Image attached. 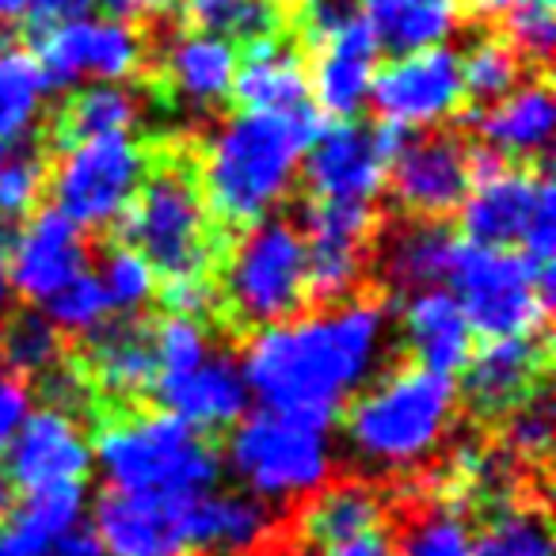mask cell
I'll return each mask as SVG.
<instances>
[{"label": "cell", "instance_id": "1", "mask_svg": "<svg viewBox=\"0 0 556 556\" xmlns=\"http://www.w3.org/2000/svg\"><path fill=\"white\" fill-rule=\"evenodd\" d=\"M386 305L363 294L260 328L240 355L248 396L270 412L336 419L374 378L386 355Z\"/></svg>", "mask_w": 556, "mask_h": 556}, {"label": "cell", "instance_id": "2", "mask_svg": "<svg viewBox=\"0 0 556 556\" xmlns=\"http://www.w3.org/2000/svg\"><path fill=\"white\" fill-rule=\"evenodd\" d=\"M320 130L325 123L317 108L305 115L240 111L214 126L194 172L210 217L225 229L267 222L290 199L305 149Z\"/></svg>", "mask_w": 556, "mask_h": 556}, {"label": "cell", "instance_id": "3", "mask_svg": "<svg viewBox=\"0 0 556 556\" xmlns=\"http://www.w3.org/2000/svg\"><path fill=\"white\" fill-rule=\"evenodd\" d=\"M457 416V386L416 363L366 381L348 404L343 439L374 472H408L439 454Z\"/></svg>", "mask_w": 556, "mask_h": 556}, {"label": "cell", "instance_id": "4", "mask_svg": "<svg viewBox=\"0 0 556 556\" xmlns=\"http://www.w3.org/2000/svg\"><path fill=\"white\" fill-rule=\"evenodd\" d=\"M92 465L111 492L199 495L222 477V450L161 408H108L96 416Z\"/></svg>", "mask_w": 556, "mask_h": 556}, {"label": "cell", "instance_id": "5", "mask_svg": "<svg viewBox=\"0 0 556 556\" xmlns=\"http://www.w3.org/2000/svg\"><path fill=\"white\" fill-rule=\"evenodd\" d=\"M123 244L141 252L156 278H214L222 263V225L202 202L199 179L184 161L149 164L138 199L123 214Z\"/></svg>", "mask_w": 556, "mask_h": 556}, {"label": "cell", "instance_id": "6", "mask_svg": "<svg viewBox=\"0 0 556 556\" xmlns=\"http://www.w3.org/2000/svg\"><path fill=\"white\" fill-rule=\"evenodd\" d=\"M332 424L325 416L260 408L232 427L225 465L260 503H305L332 480Z\"/></svg>", "mask_w": 556, "mask_h": 556}, {"label": "cell", "instance_id": "7", "mask_svg": "<svg viewBox=\"0 0 556 556\" xmlns=\"http://www.w3.org/2000/svg\"><path fill=\"white\" fill-rule=\"evenodd\" d=\"M309 302L305 290V240L287 217H267L240 229L237 244L222 252L217 305L237 328L282 325Z\"/></svg>", "mask_w": 556, "mask_h": 556}, {"label": "cell", "instance_id": "8", "mask_svg": "<svg viewBox=\"0 0 556 556\" xmlns=\"http://www.w3.org/2000/svg\"><path fill=\"white\" fill-rule=\"evenodd\" d=\"M454 298L484 340H541L553 313V267H533L522 252L465 244L454 263Z\"/></svg>", "mask_w": 556, "mask_h": 556}, {"label": "cell", "instance_id": "9", "mask_svg": "<svg viewBox=\"0 0 556 556\" xmlns=\"http://www.w3.org/2000/svg\"><path fill=\"white\" fill-rule=\"evenodd\" d=\"M149 149L130 134H103L62 149V161L50 172L54 210H62L80 229H111L123 222L138 199L149 172Z\"/></svg>", "mask_w": 556, "mask_h": 556}, {"label": "cell", "instance_id": "10", "mask_svg": "<svg viewBox=\"0 0 556 556\" xmlns=\"http://www.w3.org/2000/svg\"><path fill=\"white\" fill-rule=\"evenodd\" d=\"M378 214L358 202H320L302 210L305 240V290L309 302L340 305L358 298L366 267H370Z\"/></svg>", "mask_w": 556, "mask_h": 556}, {"label": "cell", "instance_id": "11", "mask_svg": "<svg viewBox=\"0 0 556 556\" xmlns=\"http://www.w3.org/2000/svg\"><path fill=\"white\" fill-rule=\"evenodd\" d=\"M404 134L378 123H336L313 138L302 156L305 184L320 202H358L370 206L389 179V161L401 149Z\"/></svg>", "mask_w": 556, "mask_h": 556}, {"label": "cell", "instance_id": "12", "mask_svg": "<svg viewBox=\"0 0 556 556\" xmlns=\"http://www.w3.org/2000/svg\"><path fill=\"white\" fill-rule=\"evenodd\" d=\"M35 62L50 88L126 85L146 70L149 42L134 24H123L115 16H88L80 24L42 35Z\"/></svg>", "mask_w": 556, "mask_h": 556}, {"label": "cell", "instance_id": "13", "mask_svg": "<svg viewBox=\"0 0 556 556\" xmlns=\"http://www.w3.org/2000/svg\"><path fill=\"white\" fill-rule=\"evenodd\" d=\"M370 100L374 111L381 115V123L393 126V130L401 134L439 130L465 103L457 54L450 47H431V50L393 58L374 77Z\"/></svg>", "mask_w": 556, "mask_h": 556}, {"label": "cell", "instance_id": "14", "mask_svg": "<svg viewBox=\"0 0 556 556\" xmlns=\"http://www.w3.org/2000/svg\"><path fill=\"white\" fill-rule=\"evenodd\" d=\"M389 187L404 214L442 222L457 214L472 187V149L454 130L404 134L401 149L389 161Z\"/></svg>", "mask_w": 556, "mask_h": 556}, {"label": "cell", "instance_id": "15", "mask_svg": "<svg viewBox=\"0 0 556 556\" xmlns=\"http://www.w3.org/2000/svg\"><path fill=\"white\" fill-rule=\"evenodd\" d=\"M0 457H4L0 480L16 495L50 492V488L85 484V477L92 472V439L80 416L47 404L27 416V424Z\"/></svg>", "mask_w": 556, "mask_h": 556}, {"label": "cell", "instance_id": "16", "mask_svg": "<svg viewBox=\"0 0 556 556\" xmlns=\"http://www.w3.org/2000/svg\"><path fill=\"white\" fill-rule=\"evenodd\" d=\"M541 184H545V172H530L526 164H507L488 149H472V187L457 206L465 244H522Z\"/></svg>", "mask_w": 556, "mask_h": 556}, {"label": "cell", "instance_id": "17", "mask_svg": "<svg viewBox=\"0 0 556 556\" xmlns=\"http://www.w3.org/2000/svg\"><path fill=\"white\" fill-rule=\"evenodd\" d=\"M88 270L85 229L73 225L62 210H35L24 217L16 237L9 240V275L12 294L27 302H50L73 278Z\"/></svg>", "mask_w": 556, "mask_h": 556}, {"label": "cell", "instance_id": "18", "mask_svg": "<svg viewBox=\"0 0 556 556\" xmlns=\"http://www.w3.org/2000/svg\"><path fill=\"white\" fill-rule=\"evenodd\" d=\"M191 495L111 492L96 500V541L108 556H187Z\"/></svg>", "mask_w": 556, "mask_h": 556}, {"label": "cell", "instance_id": "19", "mask_svg": "<svg viewBox=\"0 0 556 556\" xmlns=\"http://www.w3.org/2000/svg\"><path fill=\"white\" fill-rule=\"evenodd\" d=\"M548 351L541 340H484L462 366L465 408L484 424L507 419L541 393Z\"/></svg>", "mask_w": 556, "mask_h": 556}, {"label": "cell", "instance_id": "20", "mask_svg": "<svg viewBox=\"0 0 556 556\" xmlns=\"http://www.w3.org/2000/svg\"><path fill=\"white\" fill-rule=\"evenodd\" d=\"M77 370L92 393L108 396L111 408H130L156 389L153 332L138 317L108 320L85 340Z\"/></svg>", "mask_w": 556, "mask_h": 556}, {"label": "cell", "instance_id": "21", "mask_svg": "<svg viewBox=\"0 0 556 556\" xmlns=\"http://www.w3.org/2000/svg\"><path fill=\"white\" fill-rule=\"evenodd\" d=\"M462 237L446 222H427V217H408L401 225H389L374 237V260L386 278V287L396 294H416V290H434L450 282L454 275Z\"/></svg>", "mask_w": 556, "mask_h": 556}, {"label": "cell", "instance_id": "22", "mask_svg": "<svg viewBox=\"0 0 556 556\" xmlns=\"http://www.w3.org/2000/svg\"><path fill=\"white\" fill-rule=\"evenodd\" d=\"M378 58L381 47L363 27V20L351 24L348 31L332 35V39L317 42L313 47V62L305 65V73H309V96L317 100L313 108L320 115H336L340 123L355 118L370 103L374 77L381 70Z\"/></svg>", "mask_w": 556, "mask_h": 556}, {"label": "cell", "instance_id": "23", "mask_svg": "<svg viewBox=\"0 0 556 556\" xmlns=\"http://www.w3.org/2000/svg\"><path fill=\"white\" fill-rule=\"evenodd\" d=\"M153 396L161 401V412L184 419L194 431H222L248 416V386L240 363L232 355H210L202 366L176 378H156Z\"/></svg>", "mask_w": 556, "mask_h": 556}, {"label": "cell", "instance_id": "24", "mask_svg": "<svg viewBox=\"0 0 556 556\" xmlns=\"http://www.w3.org/2000/svg\"><path fill=\"white\" fill-rule=\"evenodd\" d=\"M275 538V515L248 492H199L187 500V553L255 556Z\"/></svg>", "mask_w": 556, "mask_h": 556}, {"label": "cell", "instance_id": "25", "mask_svg": "<svg viewBox=\"0 0 556 556\" xmlns=\"http://www.w3.org/2000/svg\"><path fill=\"white\" fill-rule=\"evenodd\" d=\"M232 96L244 111H260V115H305V111H313L309 73H305L302 54L294 50V42L278 39V35L248 42L244 58H237Z\"/></svg>", "mask_w": 556, "mask_h": 556}, {"label": "cell", "instance_id": "26", "mask_svg": "<svg viewBox=\"0 0 556 556\" xmlns=\"http://www.w3.org/2000/svg\"><path fill=\"white\" fill-rule=\"evenodd\" d=\"M401 336L416 355V366L446 374V378L462 374V366L472 355V328L462 313V302L446 287L416 290L404 298Z\"/></svg>", "mask_w": 556, "mask_h": 556}, {"label": "cell", "instance_id": "27", "mask_svg": "<svg viewBox=\"0 0 556 556\" xmlns=\"http://www.w3.org/2000/svg\"><path fill=\"white\" fill-rule=\"evenodd\" d=\"M556 130V100L545 80H526L510 88L503 100L488 103L477 115V134L488 153L507 164H526L545 156Z\"/></svg>", "mask_w": 556, "mask_h": 556}, {"label": "cell", "instance_id": "28", "mask_svg": "<svg viewBox=\"0 0 556 556\" xmlns=\"http://www.w3.org/2000/svg\"><path fill=\"white\" fill-rule=\"evenodd\" d=\"M237 77V47L214 35L179 31L161 58V80L176 103L191 111H217L229 103Z\"/></svg>", "mask_w": 556, "mask_h": 556}, {"label": "cell", "instance_id": "29", "mask_svg": "<svg viewBox=\"0 0 556 556\" xmlns=\"http://www.w3.org/2000/svg\"><path fill=\"white\" fill-rule=\"evenodd\" d=\"M358 20L381 50L416 54V50L446 47L462 27V0H358Z\"/></svg>", "mask_w": 556, "mask_h": 556}, {"label": "cell", "instance_id": "30", "mask_svg": "<svg viewBox=\"0 0 556 556\" xmlns=\"http://www.w3.org/2000/svg\"><path fill=\"white\" fill-rule=\"evenodd\" d=\"M88 510L85 484L20 495L0 515V556H42L65 533L80 530Z\"/></svg>", "mask_w": 556, "mask_h": 556}, {"label": "cell", "instance_id": "31", "mask_svg": "<svg viewBox=\"0 0 556 556\" xmlns=\"http://www.w3.org/2000/svg\"><path fill=\"white\" fill-rule=\"evenodd\" d=\"M381 522H386V500L366 480H328L298 510V533L313 548L363 538L370 530H381Z\"/></svg>", "mask_w": 556, "mask_h": 556}, {"label": "cell", "instance_id": "32", "mask_svg": "<svg viewBox=\"0 0 556 556\" xmlns=\"http://www.w3.org/2000/svg\"><path fill=\"white\" fill-rule=\"evenodd\" d=\"M146 115V100L130 85H80L54 115V141L73 146L103 134H130Z\"/></svg>", "mask_w": 556, "mask_h": 556}, {"label": "cell", "instance_id": "33", "mask_svg": "<svg viewBox=\"0 0 556 556\" xmlns=\"http://www.w3.org/2000/svg\"><path fill=\"white\" fill-rule=\"evenodd\" d=\"M47 92L50 85L31 54L16 47L0 54V153L31 141L47 111Z\"/></svg>", "mask_w": 556, "mask_h": 556}, {"label": "cell", "instance_id": "34", "mask_svg": "<svg viewBox=\"0 0 556 556\" xmlns=\"http://www.w3.org/2000/svg\"><path fill=\"white\" fill-rule=\"evenodd\" d=\"M187 31L214 35L225 42L270 39L282 27L278 0H176Z\"/></svg>", "mask_w": 556, "mask_h": 556}, {"label": "cell", "instance_id": "35", "mask_svg": "<svg viewBox=\"0 0 556 556\" xmlns=\"http://www.w3.org/2000/svg\"><path fill=\"white\" fill-rule=\"evenodd\" d=\"M472 556H556L545 510L533 503H500L480 522Z\"/></svg>", "mask_w": 556, "mask_h": 556}, {"label": "cell", "instance_id": "36", "mask_svg": "<svg viewBox=\"0 0 556 556\" xmlns=\"http://www.w3.org/2000/svg\"><path fill=\"white\" fill-rule=\"evenodd\" d=\"M0 358H4V370L20 374L24 381L47 378L65 363L62 332L42 313H12L0 320Z\"/></svg>", "mask_w": 556, "mask_h": 556}, {"label": "cell", "instance_id": "37", "mask_svg": "<svg viewBox=\"0 0 556 556\" xmlns=\"http://www.w3.org/2000/svg\"><path fill=\"white\" fill-rule=\"evenodd\" d=\"M457 70H462L465 100L480 103V108L503 100L510 88L522 85V62H518L515 50L503 39H495V35H480L465 54H457Z\"/></svg>", "mask_w": 556, "mask_h": 556}, {"label": "cell", "instance_id": "38", "mask_svg": "<svg viewBox=\"0 0 556 556\" xmlns=\"http://www.w3.org/2000/svg\"><path fill=\"white\" fill-rule=\"evenodd\" d=\"M100 282L103 298H108V309L118 317H138L146 305L156 302L161 294V278L149 267V260L141 252H134L130 244H115L103 252L100 260Z\"/></svg>", "mask_w": 556, "mask_h": 556}, {"label": "cell", "instance_id": "39", "mask_svg": "<svg viewBox=\"0 0 556 556\" xmlns=\"http://www.w3.org/2000/svg\"><path fill=\"white\" fill-rule=\"evenodd\" d=\"M393 556H472V533L454 507L431 503L412 510L393 538Z\"/></svg>", "mask_w": 556, "mask_h": 556}, {"label": "cell", "instance_id": "40", "mask_svg": "<svg viewBox=\"0 0 556 556\" xmlns=\"http://www.w3.org/2000/svg\"><path fill=\"white\" fill-rule=\"evenodd\" d=\"M50 187L47 156L31 146L9 149L0 156V222H24L39 210Z\"/></svg>", "mask_w": 556, "mask_h": 556}, {"label": "cell", "instance_id": "41", "mask_svg": "<svg viewBox=\"0 0 556 556\" xmlns=\"http://www.w3.org/2000/svg\"><path fill=\"white\" fill-rule=\"evenodd\" d=\"M153 355H156V378H176L194 366L206 363L214 351H210V328L206 320L194 317H176V313H164L153 328Z\"/></svg>", "mask_w": 556, "mask_h": 556}, {"label": "cell", "instance_id": "42", "mask_svg": "<svg viewBox=\"0 0 556 556\" xmlns=\"http://www.w3.org/2000/svg\"><path fill=\"white\" fill-rule=\"evenodd\" d=\"M108 317H111L108 298H103L96 275H88V270L80 278H73L70 287L58 290V294L47 302L50 325L65 336H80V340H88L92 332H100V328L108 325Z\"/></svg>", "mask_w": 556, "mask_h": 556}, {"label": "cell", "instance_id": "43", "mask_svg": "<svg viewBox=\"0 0 556 556\" xmlns=\"http://www.w3.org/2000/svg\"><path fill=\"white\" fill-rule=\"evenodd\" d=\"M503 424V450L518 465H545L553 450V412H548L545 393L530 396L522 408H515Z\"/></svg>", "mask_w": 556, "mask_h": 556}, {"label": "cell", "instance_id": "44", "mask_svg": "<svg viewBox=\"0 0 556 556\" xmlns=\"http://www.w3.org/2000/svg\"><path fill=\"white\" fill-rule=\"evenodd\" d=\"M507 47L518 54V62L548 65L556 47V0H522L507 16Z\"/></svg>", "mask_w": 556, "mask_h": 556}, {"label": "cell", "instance_id": "45", "mask_svg": "<svg viewBox=\"0 0 556 556\" xmlns=\"http://www.w3.org/2000/svg\"><path fill=\"white\" fill-rule=\"evenodd\" d=\"M358 24V0H302L298 4V31L309 47L332 39Z\"/></svg>", "mask_w": 556, "mask_h": 556}, {"label": "cell", "instance_id": "46", "mask_svg": "<svg viewBox=\"0 0 556 556\" xmlns=\"http://www.w3.org/2000/svg\"><path fill=\"white\" fill-rule=\"evenodd\" d=\"M553 252H556V187L553 179L545 176L538 194V206H533V217L522 232V255L533 263V267H553Z\"/></svg>", "mask_w": 556, "mask_h": 556}, {"label": "cell", "instance_id": "47", "mask_svg": "<svg viewBox=\"0 0 556 556\" xmlns=\"http://www.w3.org/2000/svg\"><path fill=\"white\" fill-rule=\"evenodd\" d=\"M31 404H35L31 386H27L20 374L0 366V454L9 450V442L16 439L20 427H24L27 416L35 412Z\"/></svg>", "mask_w": 556, "mask_h": 556}, {"label": "cell", "instance_id": "48", "mask_svg": "<svg viewBox=\"0 0 556 556\" xmlns=\"http://www.w3.org/2000/svg\"><path fill=\"white\" fill-rule=\"evenodd\" d=\"M96 4H100V0H31L24 16H27V24H31V31L42 39V35L58 31V27L88 20Z\"/></svg>", "mask_w": 556, "mask_h": 556}, {"label": "cell", "instance_id": "49", "mask_svg": "<svg viewBox=\"0 0 556 556\" xmlns=\"http://www.w3.org/2000/svg\"><path fill=\"white\" fill-rule=\"evenodd\" d=\"M103 9L111 12L123 24H149V20H161L168 9H176V0H103Z\"/></svg>", "mask_w": 556, "mask_h": 556}, {"label": "cell", "instance_id": "50", "mask_svg": "<svg viewBox=\"0 0 556 556\" xmlns=\"http://www.w3.org/2000/svg\"><path fill=\"white\" fill-rule=\"evenodd\" d=\"M317 556H393V538H389L386 530H370V533H363V538L317 548Z\"/></svg>", "mask_w": 556, "mask_h": 556}, {"label": "cell", "instance_id": "51", "mask_svg": "<svg viewBox=\"0 0 556 556\" xmlns=\"http://www.w3.org/2000/svg\"><path fill=\"white\" fill-rule=\"evenodd\" d=\"M42 556H108V553H103V545L96 541L92 530H73L58 545H50Z\"/></svg>", "mask_w": 556, "mask_h": 556}, {"label": "cell", "instance_id": "52", "mask_svg": "<svg viewBox=\"0 0 556 556\" xmlns=\"http://www.w3.org/2000/svg\"><path fill=\"white\" fill-rule=\"evenodd\" d=\"M462 4L480 20H503L510 9H518L522 0H462Z\"/></svg>", "mask_w": 556, "mask_h": 556}, {"label": "cell", "instance_id": "53", "mask_svg": "<svg viewBox=\"0 0 556 556\" xmlns=\"http://www.w3.org/2000/svg\"><path fill=\"white\" fill-rule=\"evenodd\" d=\"M12 305V275H9V237L0 232V317Z\"/></svg>", "mask_w": 556, "mask_h": 556}, {"label": "cell", "instance_id": "54", "mask_svg": "<svg viewBox=\"0 0 556 556\" xmlns=\"http://www.w3.org/2000/svg\"><path fill=\"white\" fill-rule=\"evenodd\" d=\"M27 4H31V0H0V27L9 24V20H20V16H24Z\"/></svg>", "mask_w": 556, "mask_h": 556}, {"label": "cell", "instance_id": "55", "mask_svg": "<svg viewBox=\"0 0 556 556\" xmlns=\"http://www.w3.org/2000/svg\"><path fill=\"white\" fill-rule=\"evenodd\" d=\"M4 50H12V35L0 27V54H4Z\"/></svg>", "mask_w": 556, "mask_h": 556}, {"label": "cell", "instance_id": "56", "mask_svg": "<svg viewBox=\"0 0 556 556\" xmlns=\"http://www.w3.org/2000/svg\"><path fill=\"white\" fill-rule=\"evenodd\" d=\"M0 156H4V153H0Z\"/></svg>", "mask_w": 556, "mask_h": 556}]
</instances>
